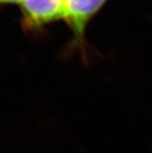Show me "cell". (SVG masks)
Segmentation results:
<instances>
[{
    "mask_svg": "<svg viewBox=\"0 0 152 153\" xmlns=\"http://www.w3.org/2000/svg\"><path fill=\"white\" fill-rule=\"evenodd\" d=\"M107 0H65L63 19L72 33V44L80 50L85 48L87 25Z\"/></svg>",
    "mask_w": 152,
    "mask_h": 153,
    "instance_id": "6da1fadb",
    "label": "cell"
},
{
    "mask_svg": "<svg viewBox=\"0 0 152 153\" xmlns=\"http://www.w3.org/2000/svg\"><path fill=\"white\" fill-rule=\"evenodd\" d=\"M65 0H23V23L26 29L37 31L49 23L63 19Z\"/></svg>",
    "mask_w": 152,
    "mask_h": 153,
    "instance_id": "7a4b0ae2",
    "label": "cell"
},
{
    "mask_svg": "<svg viewBox=\"0 0 152 153\" xmlns=\"http://www.w3.org/2000/svg\"><path fill=\"white\" fill-rule=\"evenodd\" d=\"M23 0H0V5L2 4H13V3H21Z\"/></svg>",
    "mask_w": 152,
    "mask_h": 153,
    "instance_id": "3957f363",
    "label": "cell"
}]
</instances>
